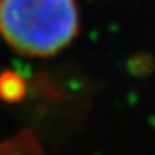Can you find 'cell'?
Masks as SVG:
<instances>
[{
	"instance_id": "6da1fadb",
	"label": "cell",
	"mask_w": 155,
	"mask_h": 155,
	"mask_svg": "<svg viewBox=\"0 0 155 155\" xmlns=\"http://www.w3.org/2000/svg\"><path fill=\"white\" fill-rule=\"evenodd\" d=\"M78 29L75 0H0V35L22 55H56L72 42Z\"/></svg>"
},
{
	"instance_id": "7a4b0ae2",
	"label": "cell",
	"mask_w": 155,
	"mask_h": 155,
	"mask_svg": "<svg viewBox=\"0 0 155 155\" xmlns=\"http://www.w3.org/2000/svg\"><path fill=\"white\" fill-rule=\"evenodd\" d=\"M0 155H46L43 145L32 129H22L0 141Z\"/></svg>"
},
{
	"instance_id": "3957f363",
	"label": "cell",
	"mask_w": 155,
	"mask_h": 155,
	"mask_svg": "<svg viewBox=\"0 0 155 155\" xmlns=\"http://www.w3.org/2000/svg\"><path fill=\"white\" fill-rule=\"evenodd\" d=\"M28 85L19 73L13 71H3L0 73V99L15 104L26 96Z\"/></svg>"
}]
</instances>
